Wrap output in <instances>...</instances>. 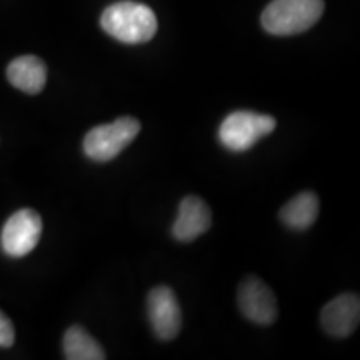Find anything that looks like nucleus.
<instances>
[{
  "instance_id": "nucleus-1",
  "label": "nucleus",
  "mask_w": 360,
  "mask_h": 360,
  "mask_svg": "<svg viewBox=\"0 0 360 360\" xmlns=\"http://www.w3.org/2000/svg\"><path fill=\"white\" fill-rule=\"evenodd\" d=\"M101 27L122 44H146L157 34V17L146 4L122 0L102 12Z\"/></svg>"
},
{
  "instance_id": "nucleus-2",
  "label": "nucleus",
  "mask_w": 360,
  "mask_h": 360,
  "mask_svg": "<svg viewBox=\"0 0 360 360\" xmlns=\"http://www.w3.org/2000/svg\"><path fill=\"white\" fill-rule=\"evenodd\" d=\"M323 7V0H272L260 20L269 34L287 37L302 34L317 24Z\"/></svg>"
},
{
  "instance_id": "nucleus-3",
  "label": "nucleus",
  "mask_w": 360,
  "mask_h": 360,
  "mask_svg": "<svg viewBox=\"0 0 360 360\" xmlns=\"http://www.w3.org/2000/svg\"><path fill=\"white\" fill-rule=\"evenodd\" d=\"M276 127L277 120L272 115L237 110L229 114L220 124L219 141L227 150L240 154L254 147L265 135L272 134Z\"/></svg>"
},
{
  "instance_id": "nucleus-4",
  "label": "nucleus",
  "mask_w": 360,
  "mask_h": 360,
  "mask_svg": "<svg viewBox=\"0 0 360 360\" xmlns=\"http://www.w3.org/2000/svg\"><path fill=\"white\" fill-rule=\"evenodd\" d=\"M141 122L134 117H120L110 124L94 127L84 137V152L96 162L115 159L141 132Z\"/></svg>"
},
{
  "instance_id": "nucleus-5",
  "label": "nucleus",
  "mask_w": 360,
  "mask_h": 360,
  "mask_svg": "<svg viewBox=\"0 0 360 360\" xmlns=\"http://www.w3.org/2000/svg\"><path fill=\"white\" fill-rule=\"evenodd\" d=\"M42 236V217L32 209H20L2 229V249L8 257H25L37 247Z\"/></svg>"
},
{
  "instance_id": "nucleus-6",
  "label": "nucleus",
  "mask_w": 360,
  "mask_h": 360,
  "mask_svg": "<svg viewBox=\"0 0 360 360\" xmlns=\"http://www.w3.org/2000/svg\"><path fill=\"white\" fill-rule=\"evenodd\" d=\"M147 312L157 339L169 342L179 335L182 328V310L170 287L159 285L148 292Z\"/></svg>"
},
{
  "instance_id": "nucleus-7",
  "label": "nucleus",
  "mask_w": 360,
  "mask_h": 360,
  "mask_svg": "<svg viewBox=\"0 0 360 360\" xmlns=\"http://www.w3.org/2000/svg\"><path fill=\"white\" fill-rule=\"evenodd\" d=\"M237 302L245 319L257 326H270L277 321V299L272 289L259 277H247L238 287Z\"/></svg>"
},
{
  "instance_id": "nucleus-8",
  "label": "nucleus",
  "mask_w": 360,
  "mask_h": 360,
  "mask_svg": "<svg viewBox=\"0 0 360 360\" xmlns=\"http://www.w3.org/2000/svg\"><path fill=\"white\" fill-rule=\"evenodd\" d=\"M360 321V299L357 294H342L322 309L323 330L332 337L352 335Z\"/></svg>"
},
{
  "instance_id": "nucleus-9",
  "label": "nucleus",
  "mask_w": 360,
  "mask_h": 360,
  "mask_svg": "<svg viewBox=\"0 0 360 360\" xmlns=\"http://www.w3.org/2000/svg\"><path fill=\"white\" fill-rule=\"evenodd\" d=\"M212 225L210 207L200 197L187 195L180 202L179 215L172 225V236L179 242H192Z\"/></svg>"
},
{
  "instance_id": "nucleus-10",
  "label": "nucleus",
  "mask_w": 360,
  "mask_h": 360,
  "mask_svg": "<svg viewBox=\"0 0 360 360\" xmlns=\"http://www.w3.org/2000/svg\"><path fill=\"white\" fill-rule=\"evenodd\" d=\"M7 79L15 89L35 96L42 92L47 82V67L37 56L17 57L7 67Z\"/></svg>"
},
{
  "instance_id": "nucleus-11",
  "label": "nucleus",
  "mask_w": 360,
  "mask_h": 360,
  "mask_svg": "<svg viewBox=\"0 0 360 360\" xmlns=\"http://www.w3.org/2000/svg\"><path fill=\"white\" fill-rule=\"evenodd\" d=\"M319 215V197L314 192H302L287 202L281 210V220L292 231H307Z\"/></svg>"
},
{
  "instance_id": "nucleus-12",
  "label": "nucleus",
  "mask_w": 360,
  "mask_h": 360,
  "mask_svg": "<svg viewBox=\"0 0 360 360\" xmlns=\"http://www.w3.org/2000/svg\"><path fill=\"white\" fill-rule=\"evenodd\" d=\"M64 355L67 360H103L102 345L80 326H72L64 335Z\"/></svg>"
},
{
  "instance_id": "nucleus-13",
  "label": "nucleus",
  "mask_w": 360,
  "mask_h": 360,
  "mask_svg": "<svg viewBox=\"0 0 360 360\" xmlns=\"http://www.w3.org/2000/svg\"><path fill=\"white\" fill-rule=\"evenodd\" d=\"M13 340H15V328H13V323L7 315L0 310V347H12Z\"/></svg>"
}]
</instances>
